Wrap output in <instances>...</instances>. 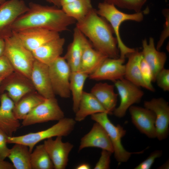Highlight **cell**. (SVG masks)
<instances>
[{
    "instance_id": "cell-1",
    "label": "cell",
    "mask_w": 169,
    "mask_h": 169,
    "mask_svg": "<svg viewBox=\"0 0 169 169\" xmlns=\"http://www.w3.org/2000/svg\"><path fill=\"white\" fill-rule=\"evenodd\" d=\"M75 20L55 6H44L31 2L28 9L19 16L12 27V31L40 28L58 33L68 29Z\"/></svg>"
},
{
    "instance_id": "cell-2",
    "label": "cell",
    "mask_w": 169,
    "mask_h": 169,
    "mask_svg": "<svg viewBox=\"0 0 169 169\" xmlns=\"http://www.w3.org/2000/svg\"><path fill=\"white\" fill-rule=\"evenodd\" d=\"M91 42L95 49L108 57H120L117 41L110 23L93 8L76 27Z\"/></svg>"
},
{
    "instance_id": "cell-3",
    "label": "cell",
    "mask_w": 169,
    "mask_h": 169,
    "mask_svg": "<svg viewBox=\"0 0 169 169\" xmlns=\"http://www.w3.org/2000/svg\"><path fill=\"white\" fill-rule=\"evenodd\" d=\"M96 11L111 25L117 40V46L120 52L119 57L125 59L127 55L136 50L128 47L124 43L120 34V26L123 22L127 20L142 21L144 18L143 13L141 11L133 14L126 13L119 10L114 5L104 2L98 4Z\"/></svg>"
},
{
    "instance_id": "cell-4",
    "label": "cell",
    "mask_w": 169,
    "mask_h": 169,
    "mask_svg": "<svg viewBox=\"0 0 169 169\" xmlns=\"http://www.w3.org/2000/svg\"><path fill=\"white\" fill-rule=\"evenodd\" d=\"M76 121L72 118H65L47 129L18 136H8V143H20L28 147L31 152L35 146L39 142L54 136H65L74 130Z\"/></svg>"
},
{
    "instance_id": "cell-5",
    "label": "cell",
    "mask_w": 169,
    "mask_h": 169,
    "mask_svg": "<svg viewBox=\"0 0 169 169\" xmlns=\"http://www.w3.org/2000/svg\"><path fill=\"white\" fill-rule=\"evenodd\" d=\"M4 39L5 48L4 55L10 61L15 72L30 79L35 60L32 52L24 45L13 32Z\"/></svg>"
},
{
    "instance_id": "cell-6",
    "label": "cell",
    "mask_w": 169,
    "mask_h": 169,
    "mask_svg": "<svg viewBox=\"0 0 169 169\" xmlns=\"http://www.w3.org/2000/svg\"><path fill=\"white\" fill-rule=\"evenodd\" d=\"M108 115L106 112H102L91 115V118L92 120L101 125L106 131L112 142L115 158L117 161L126 162L132 154L143 153L144 150L131 152L124 148L121 143V139L125 135L126 131L120 125H114L109 119Z\"/></svg>"
},
{
    "instance_id": "cell-7",
    "label": "cell",
    "mask_w": 169,
    "mask_h": 169,
    "mask_svg": "<svg viewBox=\"0 0 169 169\" xmlns=\"http://www.w3.org/2000/svg\"><path fill=\"white\" fill-rule=\"evenodd\" d=\"M48 69L55 95L64 98L70 97L69 79L71 71L64 57L60 56L48 65Z\"/></svg>"
},
{
    "instance_id": "cell-8",
    "label": "cell",
    "mask_w": 169,
    "mask_h": 169,
    "mask_svg": "<svg viewBox=\"0 0 169 169\" xmlns=\"http://www.w3.org/2000/svg\"><path fill=\"white\" fill-rule=\"evenodd\" d=\"M64 117V112L54 97L45 99L22 120L23 126L50 121H59Z\"/></svg>"
},
{
    "instance_id": "cell-9",
    "label": "cell",
    "mask_w": 169,
    "mask_h": 169,
    "mask_svg": "<svg viewBox=\"0 0 169 169\" xmlns=\"http://www.w3.org/2000/svg\"><path fill=\"white\" fill-rule=\"evenodd\" d=\"M114 83L120 97V102L113 114L116 117L121 118L125 116L131 106L140 102L144 92L140 87L124 78Z\"/></svg>"
},
{
    "instance_id": "cell-10",
    "label": "cell",
    "mask_w": 169,
    "mask_h": 169,
    "mask_svg": "<svg viewBox=\"0 0 169 169\" xmlns=\"http://www.w3.org/2000/svg\"><path fill=\"white\" fill-rule=\"evenodd\" d=\"M28 9L22 0H9L0 5V37L5 38L13 33L12 26L16 20Z\"/></svg>"
},
{
    "instance_id": "cell-11",
    "label": "cell",
    "mask_w": 169,
    "mask_h": 169,
    "mask_svg": "<svg viewBox=\"0 0 169 169\" xmlns=\"http://www.w3.org/2000/svg\"><path fill=\"white\" fill-rule=\"evenodd\" d=\"M35 91L29 79L15 71L4 79L0 84V94L6 91L15 104L27 94Z\"/></svg>"
},
{
    "instance_id": "cell-12",
    "label": "cell",
    "mask_w": 169,
    "mask_h": 169,
    "mask_svg": "<svg viewBox=\"0 0 169 169\" xmlns=\"http://www.w3.org/2000/svg\"><path fill=\"white\" fill-rule=\"evenodd\" d=\"M144 107L153 111L156 115V138L159 141L166 139L169 133V105L163 98H153L145 101Z\"/></svg>"
},
{
    "instance_id": "cell-13",
    "label": "cell",
    "mask_w": 169,
    "mask_h": 169,
    "mask_svg": "<svg viewBox=\"0 0 169 169\" xmlns=\"http://www.w3.org/2000/svg\"><path fill=\"white\" fill-rule=\"evenodd\" d=\"M13 32L32 52L46 43L60 37L59 33L40 28H28Z\"/></svg>"
},
{
    "instance_id": "cell-14",
    "label": "cell",
    "mask_w": 169,
    "mask_h": 169,
    "mask_svg": "<svg viewBox=\"0 0 169 169\" xmlns=\"http://www.w3.org/2000/svg\"><path fill=\"white\" fill-rule=\"evenodd\" d=\"M62 136L44 140L43 144L55 169H64L67 165L69 156L73 148L71 143L62 141Z\"/></svg>"
},
{
    "instance_id": "cell-15",
    "label": "cell",
    "mask_w": 169,
    "mask_h": 169,
    "mask_svg": "<svg viewBox=\"0 0 169 169\" xmlns=\"http://www.w3.org/2000/svg\"><path fill=\"white\" fill-rule=\"evenodd\" d=\"M128 109L132 123L140 132L149 138H156L154 112L145 107L133 105Z\"/></svg>"
},
{
    "instance_id": "cell-16",
    "label": "cell",
    "mask_w": 169,
    "mask_h": 169,
    "mask_svg": "<svg viewBox=\"0 0 169 169\" xmlns=\"http://www.w3.org/2000/svg\"><path fill=\"white\" fill-rule=\"evenodd\" d=\"M125 59L119 57L106 58L97 69L89 75V78L96 80H109L114 82L123 78L125 74Z\"/></svg>"
},
{
    "instance_id": "cell-17",
    "label": "cell",
    "mask_w": 169,
    "mask_h": 169,
    "mask_svg": "<svg viewBox=\"0 0 169 169\" xmlns=\"http://www.w3.org/2000/svg\"><path fill=\"white\" fill-rule=\"evenodd\" d=\"M30 80L36 92L44 98L55 97L50 82L48 65L35 59Z\"/></svg>"
},
{
    "instance_id": "cell-18",
    "label": "cell",
    "mask_w": 169,
    "mask_h": 169,
    "mask_svg": "<svg viewBox=\"0 0 169 169\" xmlns=\"http://www.w3.org/2000/svg\"><path fill=\"white\" fill-rule=\"evenodd\" d=\"M0 101V130L7 136H12L20 126L13 112L15 104L6 92L1 94Z\"/></svg>"
},
{
    "instance_id": "cell-19",
    "label": "cell",
    "mask_w": 169,
    "mask_h": 169,
    "mask_svg": "<svg viewBox=\"0 0 169 169\" xmlns=\"http://www.w3.org/2000/svg\"><path fill=\"white\" fill-rule=\"evenodd\" d=\"M89 147L99 148L112 153L114 149L106 131L100 123L95 122L90 131L81 139L78 150Z\"/></svg>"
},
{
    "instance_id": "cell-20",
    "label": "cell",
    "mask_w": 169,
    "mask_h": 169,
    "mask_svg": "<svg viewBox=\"0 0 169 169\" xmlns=\"http://www.w3.org/2000/svg\"><path fill=\"white\" fill-rule=\"evenodd\" d=\"M143 59L150 66L152 76V82H155L158 73L164 68L167 55L164 52L157 50L155 46L154 38H149L148 43L146 39L142 41Z\"/></svg>"
},
{
    "instance_id": "cell-21",
    "label": "cell",
    "mask_w": 169,
    "mask_h": 169,
    "mask_svg": "<svg viewBox=\"0 0 169 169\" xmlns=\"http://www.w3.org/2000/svg\"><path fill=\"white\" fill-rule=\"evenodd\" d=\"M73 40L68 45L64 57L71 72L79 71L86 37L76 27L74 29Z\"/></svg>"
},
{
    "instance_id": "cell-22",
    "label": "cell",
    "mask_w": 169,
    "mask_h": 169,
    "mask_svg": "<svg viewBox=\"0 0 169 169\" xmlns=\"http://www.w3.org/2000/svg\"><path fill=\"white\" fill-rule=\"evenodd\" d=\"M65 39L60 37L51 40L32 52L35 59L48 66L61 56Z\"/></svg>"
},
{
    "instance_id": "cell-23",
    "label": "cell",
    "mask_w": 169,
    "mask_h": 169,
    "mask_svg": "<svg viewBox=\"0 0 169 169\" xmlns=\"http://www.w3.org/2000/svg\"><path fill=\"white\" fill-rule=\"evenodd\" d=\"M114 85L106 83L96 84L90 93L98 101L108 114H112L116 108L118 94L114 91Z\"/></svg>"
},
{
    "instance_id": "cell-24",
    "label": "cell",
    "mask_w": 169,
    "mask_h": 169,
    "mask_svg": "<svg viewBox=\"0 0 169 169\" xmlns=\"http://www.w3.org/2000/svg\"><path fill=\"white\" fill-rule=\"evenodd\" d=\"M107 58L94 49L87 39L84 47L79 71L89 75L95 71Z\"/></svg>"
},
{
    "instance_id": "cell-25",
    "label": "cell",
    "mask_w": 169,
    "mask_h": 169,
    "mask_svg": "<svg viewBox=\"0 0 169 169\" xmlns=\"http://www.w3.org/2000/svg\"><path fill=\"white\" fill-rule=\"evenodd\" d=\"M126 56L128 60L125 65V78L137 86L147 90L141 75L140 64L143 58L141 52L136 50Z\"/></svg>"
},
{
    "instance_id": "cell-26",
    "label": "cell",
    "mask_w": 169,
    "mask_h": 169,
    "mask_svg": "<svg viewBox=\"0 0 169 169\" xmlns=\"http://www.w3.org/2000/svg\"><path fill=\"white\" fill-rule=\"evenodd\" d=\"M102 112L108 113L90 92L84 91L79 102L78 110L75 113L74 120L76 121H81L89 115Z\"/></svg>"
},
{
    "instance_id": "cell-27",
    "label": "cell",
    "mask_w": 169,
    "mask_h": 169,
    "mask_svg": "<svg viewBox=\"0 0 169 169\" xmlns=\"http://www.w3.org/2000/svg\"><path fill=\"white\" fill-rule=\"evenodd\" d=\"M45 99L36 91L27 94L15 104L13 112L15 117L19 120H23Z\"/></svg>"
},
{
    "instance_id": "cell-28",
    "label": "cell",
    "mask_w": 169,
    "mask_h": 169,
    "mask_svg": "<svg viewBox=\"0 0 169 169\" xmlns=\"http://www.w3.org/2000/svg\"><path fill=\"white\" fill-rule=\"evenodd\" d=\"M10 149L8 157L12 162L14 169H31L30 164L31 152L28 146L20 143H15Z\"/></svg>"
},
{
    "instance_id": "cell-29",
    "label": "cell",
    "mask_w": 169,
    "mask_h": 169,
    "mask_svg": "<svg viewBox=\"0 0 169 169\" xmlns=\"http://www.w3.org/2000/svg\"><path fill=\"white\" fill-rule=\"evenodd\" d=\"M89 75L80 71L71 72L69 79V88L73 97V110L77 111L84 91L83 87Z\"/></svg>"
},
{
    "instance_id": "cell-30",
    "label": "cell",
    "mask_w": 169,
    "mask_h": 169,
    "mask_svg": "<svg viewBox=\"0 0 169 169\" xmlns=\"http://www.w3.org/2000/svg\"><path fill=\"white\" fill-rule=\"evenodd\" d=\"M61 7L68 16L77 22L83 19L93 8L90 0H78L63 5Z\"/></svg>"
},
{
    "instance_id": "cell-31",
    "label": "cell",
    "mask_w": 169,
    "mask_h": 169,
    "mask_svg": "<svg viewBox=\"0 0 169 169\" xmlns=\"http://www.w3.org/2000/svg\"><path fill=\"white\" fill-rule=\"evenodd\" d=\"M31 169H53V163L46 151L44 144L36 146L31 154Z\"/></svg>"
},
{
    "instance_id": "cell-32",
    "label": "cell",
    "mask_w": 169,
    "mask_h": 169,
    "mask_svg": "<svg viewBox=\"0 0 169 169\" xmlns=\"http://www.w3.org/2000/svg\"><path fill=\"white\" fill-rule=\"evenodd\" d=\"M146 0H104V2L112 4L120 8L134 11L141 12Z\"/></svg>"
},
{
    "instance_id": "cell-33",
    "label": "cell",
    "mask_w": 169,
    "mask_h": 169,
    "mask_svg": "<svg viewBox=\"0 0 169 169\" xmlns=\"http://www.w3.org/2000/svg\"><path fill=\"white\" fill-rule=\"evenodd\" d=\"M141 70L143 80L146 86L147 90L151 92H155V89L152 86V73L151 68L143 58L142 59L140 64Z\"/></svg>"
},
{
    "instance_id": "cell-34",
    "label": "cell",
    "mask_w": 169,
    "mask_h": 169,
    "mask_svg": "<svg viewBox=\"0 0 169 169\" xmlns=\"http://www.w3.org/2000/svg\"><path fill=\"white\" fill-rule=\"evenodd\" d=\"M166 21L163 26V29L160 35L159 39L156 46V49L159 50L166 39L169 35V12L166 9L162 11Z\"/></svg>"
},
{
    "instance_id": "cell-35",
    "label": "cell",
    "mask_w": 169,
    "mask_h": 169,
    "mask_svg": "<svg viewBox=\"0 0 169 169\" xmlns=\"http://www.w3.org/2000/svg\"><path fill=\"white\" fill-rule=\"evenodd\" d=\"M155 81L159 87L164 91H169V70L164 68L157 74Z\"/></svg>"
},
{
    "instance_id": "cell-36",
    "label": "cell",
    "mask_w": 169,
    "mask_h": 169,
    "mask_svg": "<svg viewBox=\"0 0 169 169\" xmlns=\"http://www.w3.org/2000/svg\"><path fill=\"white\" fill-rule=\"evenodd\" d=\"M162 155V151L156 150L151 152L149 156L144 161L136 166L135 169H150L155 160L160 157Z\"/></svg>"
},
{
    "instance_id": "cell-37",
    "label": "cell",
    "mask_w": 169,
    "mask_h": 169,
    "mask_svg": "<svg viewBox=\"0 0 169 169\" xmlns=\"http://www.w3.org/2000/svg\"><path fill=\"white\" fill-rule=\"evenodd\" d=\"M14 71V70L7 58L3 55L0 56V78L7 77Z\"/></svg>"
},
{
    "instance_id": "cell-38",
    "label": "cell",
    "mask_w": 169,
    "mask_h": 169,
    "mask_svg": "<svg viewBox=\"0 0 169 169\" xmlns=\"http://www.w3.org/2000/svg\"><path fill=\"white\" fill-rule=\"evenodd\" d=\"M111 152L102 149L100 159L96 164L95 169H108L110 168V156Z\"/></svg>"
},
{
    "instance_id": "cell-39",
    "label": "cell",
    "mask_w": 169,
    "mask_h": 169,
    "mask_svg": "<svg viewBox=\"0 0 169 169\" xmlns=\"http://www.w3.org/2000/svg\"><path fill=\"white\" fill-rule=\"evenodd\" d=\"M7 136L0 130V160H4L9 154L10 149L7 146Z\"/></svg>"
},
{
    "instance_id": "cell-40",
    "label": "cell",
    "mask_w": 169,
    "mask_h": 169,
    "mask_svg": "<svg viewBox=\"0 0 169 169\" xmlns=\"http://www.w3.org/2000/svg\"><path fill=\"white\" fill-rule=\"evenodd\" d=\"M12 163L4 160H0V169H13Z\"/></svg>"
},
{
    "instance_id": "cell-41",
    "label": "cell",
    "mask_w": 169,
    "mask_h": 169,
    "mask_svg": "<svg viewBox=\"0 0 169 169\" xmlns=\"http://www.w3.org/2000/svg\"><path fill=\"white\" fill-rule=\"evenodd\" d=\"M5 42L4 38L0 37V56L4 55Z\"/></svg>"
},
{
    "instance_id": "cell-42",
    "label": "cell",
    "mask_w": 169,
    "mask_h": 169,
    "mask_svg": "<svg viewBox=\"0 0 169 169\" xmlns=\"http://www.w3.org/2000/svg\"><path fill=\"white\" fill-rule=\"evenodd\" d=\"M91 167L88 164L84 163L81 164L78 166L76 167V169H90Z\"/></svg>"
},
{
    "instance_id": "cell-43",
    "label": "cell",
    "mask_w": 169,
    "mask_h": 169,
    "mask_svg": "<svg viewBox=\"0 0 169 169\" xmlns=\"http://www.w3.org/2000/svg\"><path fill=\"white\" fill-rule=\"evenodd\" d=\"M46 0L47 1L53 4L54 5V6H55L60 8H61L60 0Z\"/></svg>"
},
{
    "instance_id": "cell-44",
    "label": "cell",
    "mask_w": 169,
    "mask_h": 169,
    "mask_svg": "<svg viewBox=\"0 0 169 169\" xmlns=\"http://www.w3.org/2000/svg\"><path fill=\"white\" fill-rule=\"evenodd\" d=\"M77 0H60L61 7L63 5L71 3Z\"/></svg>"
},
{
    "instance_id": "cell-45",
    "label": "cell",
    "mask_w": 169,
    "mask_h": 169,
    "mask_svg": "<svg viewBox=\"0 0 169 169\" xmlns=\"http://www.w3.org/2000/svg\"><path fill=\"white\" fill-rule=\"evenodd\" d=\"M169 161H166L163 165L159 167V169H169Z\"/></svg>"
},
{
    "instance_id": "cell-46",
    "label": "cell",
    "mask_w": 169,
    "mask_h": 169,
    "mask_svg": "<svg viewBox=\"0 0 169 169\" xmlns=\"http://www.w3.org/2000/svg\"><path fill=\"white\" fill-rule=\"evenodd\" d=\"M6 1V0H0V5L3 4Z\"/></svg>"
},
{
    "instance_id": "cell-47",
    "label": "cell",
    "mask_w": 169,
    "mask_h": 169,
    "mask_svg": "<svg viewBox=\"0 0 169 169\" xmlns=\"http://www.w3.org/2000/svg\"><path fill=\"white\" fill-rule=\"evenodd\" d=\"M4 79L2 78H0V84L2 81L3 79Z\"/></svg>"
}]
</instances>
